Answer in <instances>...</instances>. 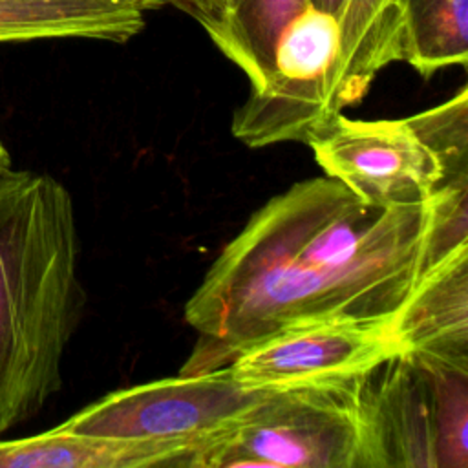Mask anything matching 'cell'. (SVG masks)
<instances>
[{
    "mask_svg": "<svg viewBox=\"0 0 468 468\" xmlns=\"http://www.w3.org/2000/svg\"><path fill=\"white\" fill-rule=\"evenodd\" d=\"M433 196L378 207L329 176L261 205L185 305L199 340L181 373L229 366L254 342L314 320H393L426 274Z\"/></svg>",
    "mask_w": 468,
    "mask_h": 468,
    "instance_id": "cell-1",
    "label": "cell"
},
{
    "mask_svg": "<svg viewBox=\"0 0 468 468\" xmlns=\"http://www.w3.org/2000/svg\"><path fill=\"white\" fill-rule=\"evenodd\" d=\"M69 190L53 176H0V437L62 386L86 303Z\"/></svg>",
    "mask_w": 468,
    "mask_h": 468,
    "instance_id": "cell-2",
    "label": "cell"
},
{
    "mask_svg": "<svg viewBox=\"0 0 468 468\" xmlns=\"http://www.w3.org/2000/svg\"><path fill=\"white\" fill-rule=\"evenodd\" d=\"M366 468L468 466V358L404 351L360 388Z\"/></svg>",
    "mask_w": 468,
    "mask_h": 468,
    "instance_id": "cell-3",
    "label": "cell"
},
{
    "mask_svg": "<svg viewBox=\"0 0 468 468\" xmlns=\"http://www.w3.org/2000/svg\"><path fill=\"white\" fill-rule=\"evenodd\" d=\"M362 378L274 389L229 430L194 448L185 466L366 468Z\"/></svg>",
    "mask_w": 468,
    "mask_h": 468,
    "instance_id": "cell-4",
    "label": "cell"
},
{
    "mask_svg": "<svg viewBox=\"0 0 468 468\" xmlns=\"http://www.w3.org/2000/svg\"><path fill=\"white\" fill-rule=\"evenodd\" d=\"M272 391L243 386L229 366H223L112 391L60 426L110 441L176 446L188 457L194 448L229 430Z\"/></svg>",
    "mask_w": 468,
    "mask_h": 468,
    "instance_id": "cell-5",
    "label": "cell"
},
{
    "mask_svg": "<svg viewBox=\"0 0 468 468\" xmlns=\"http://www.w3.org/2000/svg\"><path fill=\"white\" fill-rule=\"evenodd\" d=\"M307 146L325 176L371 205L424 203L442 185L452 183L410 117L355 121L342 113Z\"/></svg>",
    "mask_w": 468,
    "mask_h": 468,
    "instance_id": "cell-6",
    "label": "cell"
},
{
    "mask_svg": "<svg viewBox=\"0 0 468 468\" xmlns=\"http://www.w3.org/2000/svg\"><path fill=\"white\" fill-rule=\"evenodd\" d=\"M399 353L393 320H314L254 342L229 369L247 388L283 389L362 377Z\"/></svg>",
    "mask_w": 468,
    "mask_h": 468,
    "instance_id": "cell-7",
    "label": "cell"
},
{
    "mask_svg": "<svg viewBox=\"0 0 468 468\" xmlns=\"http://www.w3.org/2000/svg\"><path fill=\"white\" fill-rule=\"evenodd\" d=\"M170 0H0V42L97 38L126 42Z\"/></svg>",
    "mask_w": 468,
    "mask_h": 468,
    "instance_id": "cell-8",
    "label": "cell"
},
{
    "mask_svg": "<svg viewBox=\"0 0 468 468\" xmlns=\"http://www.w3.org/2000/svg\"><path fill=\"white\" fill-rule=\"evenodd\" d=\"M404 351L468 358V247L431 267L393 318Z\"/></svg>",
    "mask_w": 468,
    "mask_h": 468,
    "instance_id": "cell-9",
    "label": "cell"
},
{
    "mask_svg": "<svg viewBox=\"0 0 468 468\" xmlns=\"http://www.w3.org/2000/svg\"><path fill=\"white\" fill-rule=\"evenodd\" d=\"M186 452L165 444L110 441L64 430L0 439V468H139L183 466Z\"/></svg>",
    "mask_w": 468,
    "mask_h": 468,
    "instance_id": "cell-10",
    "label": "cell"
},
{
    "mask_svg": "<svg viewBox=\"0 0 468 468\" xmlns=\"http://www.w3.org/2000/svg\"><path fill=\"white\" fill-rule=\"evenodd\" d=\"M342 68L347 95L358 104L375 77L402 58L397 0H347L340 15Z\"/></svg>",
    "mask_w": 468,
    "mask_h": 468,
    "instance_id": "cell-11",
    "label": "cell"
},
{
    "mask_svg": "<svg viewBox=\"0 0 468 468\" xmlns=\"http://www.w3.org/2000/svg\"><path fill=\"white\" fill-rule=\"evenodd\" d=\"M402 62L430 79L448 66L468 62V0H397Z\"/></svg>",
    "mask_w": 468,
    "mask_h": 468,
    "instance_id": "cell-12",
    "label": "cell"
},
{
    "mask_svg": "<svg viewBox=\"0 0 468 468\" xmlns=\"http://www.w3.org/2000/svg\"><path fill=\"white\" fill-rule=\"evenodd\" d=\"M307 5L309 0H232L210 40L256 90L263 82L278 33Z\"/></svg>",
    "mask_w": 468,
    "mask_h": 468,
    "instance_id": "cell-13",
    "label": "cell"
},
{
    "mask_svg": "<svg viewBox=\"0 0 468 468\" xmlns=\"http://www.w3.org/2000/svg\"><path fill=\"white\" fill-rule=\"evenodd\" d=\"M422 139L437 154L448 179H468V90L410 117Z\"/></svg>",
    "mask_w": 468,
    "mask_h": 468,
    "instance_id": "cell-14",
    "label": "cell"
},
{
    "mask_svg": "<svg viewBox=\"0 0 468 468\" xmlns=\"http://www.w3.org/2000/svg\"><path fill=\"white\" fill-rule=\"evenodd\" d=\"M232 0H170V5L190 15L208 35L219 29Z\"/></svg>",
    "mask_w": 468,
    "mask_h": 468,
    "instance_id": "cell-15",
    "label": "cell"
},
{
    "mask_svg": "<svg viewBox=\"0 0 468 468\" xmlns=\"http://www.w3.org/2000/svg\"><path fill=\"white\" fill-rule=\"evenodd\" d=\"M346 2H347V0H309V5L314 7V9L331 13V15H335V16H338V20H340V15H342V11H344Z\"/></svg>",
    "mask_w": 468,
    "mask_h": 468,
    "instance_id": "cell-16",
    "label": "cell"
},
{
    "mask_svg": "<svg viewBox=\"0 0 468 468\" xmlns=\"http://www.w3.org/2000/svg\"><path fill=\"white\" fill-rule=\"evenodd\" d=\"M9 168H13V166H11V154H9L5 143H4L2 137H0V176L5 174Z\"/></svg>",
    "mask_w": 468,
    "mask_h": 468,
    "instance_id": "cell-17",
    "label": "cell"
}]
</instances>
